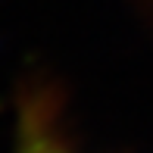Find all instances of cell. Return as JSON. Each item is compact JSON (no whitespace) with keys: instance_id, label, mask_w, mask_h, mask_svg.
Returning <instances> with one entry per match:
<instances>
[{"instance_id":"1","label":"cell","mask_w":153,"mask_h":153,"mask_svg":"<svg viewBox=\"0 0 153 153\" xmlns=\"http://www.w3.org/2000/svg\"><path fill=\"white\" fill-rule=\"evenodd\" d=\"M13 153H85L66 137L59 122L41 100H25L16 119Z\"/></svg>"}]
</instances>
